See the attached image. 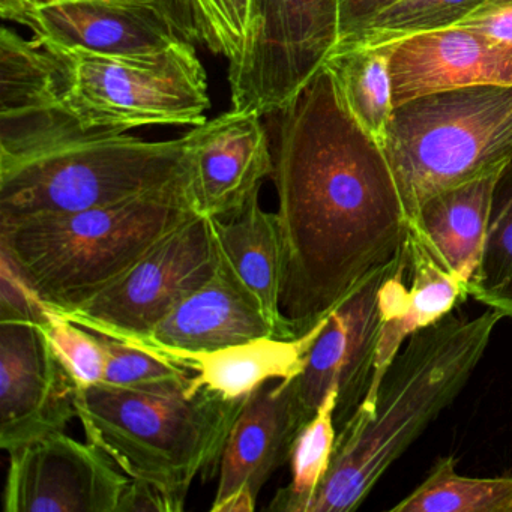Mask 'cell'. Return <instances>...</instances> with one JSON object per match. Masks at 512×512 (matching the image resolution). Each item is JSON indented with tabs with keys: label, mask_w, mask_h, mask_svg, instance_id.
Returning a JSON list of instances; mask_svg holds the SVG:
<instances>
[{
	"label": "cell",
	"mask_w": 512,
	"mask_h": 512,
	"mask_svg": "<svg viewBox=\"0 0 512 512\" xmlns=\"http://www.w3.org/2000/svg\"><path fill=\"white\" fill-rule=\"evenodd\" d=\"M395 260L368 275L329 314L325 328L308 353L304 371L293 377V388L307 421L313 418L323 398L335 386L338 389L335 407L338 433L367 397L382 329L380 287Z\"/></svg>",
	"instance_id": "12"
},
{
	"label": "cell",
	"mask_w": 512,
	"mask_h": 512,
	"mask_svg": "<svg viewBox=\"0 0 512 512\" xmlns=\"http://www.w3.org/2000/svg\"><path fill=\"white\" fill-rule=\"evenodd\" d=\"M337 400L338 389L334 386L296 437L289 460L292 479L275 494L269 511L310 512L311 503L325 481L334 457Z\"/></svg>",
	"instance_id": "25"
},
{
	"label": "cell",
	"mask_w": 512,
	"mask_h": 512,
	"mask_svg": "<svg viewBox=\"0 0 512 512\" xmlns=\"http://www.w3.org/2000/svg\"><path fill=\"white\" fill-rule=\"evenodd\" d=\"M326 322L328 317L299 337H260L214 352L172 353L163 358L193 373L190 388H206L229 400H242L266 383L301 374Z\"/></svg>",
	"instance_id": "20"
},
{
	"label": "cell",
	"mask_w": 512,
	"mask_h": 512,
	"mask_svg": "<svg viewBox=\"0 0 512 512\" xmlns=\"http://www.w3.org/2000/svg\"><path fill=\"white\" fill-rule=\"evenodd\" d=\"M397 2L400 0H340V40L356 34L377 14Z\"/></svg>",
	"instance_id": "32"
},
{
	"label": "cell",
	"mask_w": 512,
	"mask_h": 512,
	"mask_svg": "<svg viewBox=\"0 0 512 512\" xmlns=\"http://www.w3.org/2000/svg\"><path fill=\"white\" fill-rule=\"evenodd\" d=\"M340 41V0H256L253 34L230 64L232 109L280 113Z\"/></svg>",
	"instance_id": "8"
},
{
	"label": "cell",
	"mask_w": 512,
	"mask_h": 512,
	"mask_svg": "<svg viewBox=\"0 0 512 512\" xmlns=\"http://www.w3.org/2000/svg\"><path fill=\"white\" fill-rule=\"evenodd\" d=\"M208 41L206 47L230 64L242 58L253 34L256 0H206Z\"/></svg>",
	"instance_id": "30"
},
{
	"label": "cell",
	"mask_w": 512,
	"mask_h": 512,
	"mask_svg": "<svg viewBox=\"0 0 512 512\" xmlns=\"http://www.w3.org/2000/svg\"><path fill=\"white\" fill-rule=\"evenodd\" d=\"M59 112L55 56L34 38L4 26L0 32V124Z\"/></svg>",
	"instance_id": "23"
},
{
	"label": "cell",
	"mask_w": 512,
	"mask_h": 512,
	"mask_svg": "<svg viewBox=\"0 0 512 512\" xmlns=\"http://www.w3.org/2000/svg\"><path fill=\"white\" fill-rule=\"evenodd\" d=\"M455 28L512 46V0H485Z\"/></svg>",
	"instance_id": "31"
},
{
	"label": "cell",
	"mask_w": 512,
	"mask_h": 512,
	"mask_svg": "<svg viewBox=\"0 0 512 512\" xmlns=\"http://www.w3.org/2000/svg\"><path fill=\"white\" fill-rule=\"evenodd\" d=\"M104 349V374L101 385L131 391L169 392L187 391L193 373L140 347L98 334Z\"/></svg>",
	"instance_id": "28"
},
{
	"label": "cell",
	"mask_w": 512,
	"mask_h": 512,
	"mask_svg": "<svg viewBox=\"0 0 512 512\" xmlns=\"http://www.w3.org/2000/svg\"><path fill=\"white\" fill-rule=\"evenodd\" d=\"M469 296L512 317V160L500 170L494 184L481 265Z\"/></svg>",
	"instance_id": "26"
},
{
	"label": "cell",
	"mask_w": 512,
	"mask_h": 512,
	"mask_svg": "<svg viewBox=\"0 0 512 512\" xmlns=\"http://www.w3.org/2000/svg\"><path fill=\"white\" fill-rule=\"evenodd\" d=\"M323 68L344 109L383 148L395 110L388 46L338 43Z\"/></svg>",
	"instance_id": "22"
},
{
	"label": "cell",
	"mask_w": 512,
	"mask_h": 512,
	"mask_svg": "<svg viewBox=\"0 0 512 512\" xmlns=\"http://www.w3.org/2000/svg\"><path fill=\"white\" fill-rule=\"evenodd\" d=\"M248 398L229 400L206 388L158 394L98 383L77 389L76 409L89 442L179 512L194 479L220 466Z\"/></svg>",
	"instance_id": "5"
},
{
	"label": "cell",
	"mask_w": 512,
	"mask_h": 512,
	"mask_svg": "<svg viewBox=\"0 0 512 512\" xmlns=\"http://www.w3.org/2000/svg\"><path fill=\"white\" fill-rule=\"evenodd\" d=\"M389 512H512V476L460 475L454 455H446Z\"/></svg>",
	"instance_id": "24"
},
{
	"label": "cell",
	"mask_w": 512,
	"mask_h": 512,
	"mask_svg": "<svg viewBox=\"0 0 512 512\" xmlns=\"http://www.w3.org/2000/svg\"><path fill=\"white\" fill-rule=\"evenodd\" d=\"M382 149L410 221L434 194L496 175L512 160V86L406 101L395 107Z\"/></svg>",
	"instance_id": "6"
},
{
	"label": "cell",
	"mask_w": 512,
	"mask_h": 512,
	"mask_svg": "<svg viewBox=\"0 0 512 512\" xmlns=\"http://www.w3.org/2000/svg\"><path fill=\"white\" fill-rule=\"evenodd\" d=\"M497 175L434 194L409 221V232L449 274L470 287L481 265Z\"/></svg>",
	"instance_id": "21"
},
{
	"label": "cell",
	"mask_w": 512,
	"mask_h": 512,
	"mask_svg": "<svg viewBox=\"0 0 512 512\" xmlns=\"http://www.w3.org/2000/svg\"><path fill=\"white\" fill-rule=\"evenodd\" d=\"M505 319L500 311L448 314L401 347L370 409L355 413L335 440L334 457L310 512H352L448 409L484 359Z\"/></svg>",
	"instance_id": "2"
},
{
	"label": "cell",
	"mask_w": 512,
	"mask_h": 512,
	"mask_svg": "<svg viewBox=\"0 0 512 512\" xmlns=\"http://www.w3.org/2000/svg\"><path fill=\"white\" fill-rule=\"evenodd\" d=\"M467 296V284L434 262L424 245L409 232L407 244L380 287L382 329L373 379L358 412L370 409L383 376L404 343L451 314Z\"/></svg>",
	"instance_id": "16"
},
{
	"label": "cell",
	"mask_w": 512,
	"mask_h": 512,
	"mask_svg": "<svg viewBox=\"0 0 512 512\" xmlns=\"http://www.w3.org/2000/svg\"><path fill=\"white\" fill-rule=\"evenodd\" d=\"M0 13L28 28L43 46L122 55L193 41L178 14L160 0H67L47 5L0 0Z\"/></svg>",
	"instance_id": "11"
},
{
	"label": "cell",
	"mask_w": 512,
	"mask_h": 512,
	"mask_svg": "<svg viewBox=\"0 0 512 512\" xmlns=\"http://www.w3.org/2000/svg\"><path fill=\"white\" fill-rule=\"evenodd\" d=\"M25 4L31 5H47V4H56V2H67V0H22Z\"/></svg>",
	"instance_id": "35"
},
{
	"label": "cell",
	"mask_w": 512,
	"mask_h": 512,
	"mask_svg": "<svg viewBox=\"0 0 512 512\" xmlns=\"http://www.w3.org/2000/svg\"><path fill=\"white\" fill-rule=\"evenodd\" d=\"M485 0H400L340 43L385 46L413 35L454 28Z\"/></svg>",
	"instance_id": "27"
},
{
	"label": "cell",
	"mask_w": 512,
	"mask_h": 512,
	"mask_svg": "<svg viewBox=\"0 0 512 512\" xmlns=\"http://www.w3.org/2000/svg\"><path fill=\"white\" fill-rule=\"evenodd\" d=\"M211 224L220 268L257 305L281 338H293L281 313L283 257L277 214L266 212L257 194L235 214L211 218Z\"/></svg>",
	"instance_id": "19"
},
{
	"label": "cell",
	"mask_w": 512,
	"mask_h": 512,
	"mask_svg": "<svg viewBox=\"0 0 512 512\" xmlns=\"http://www.w3.org/2000/svg\"><path fill=\"white\" fill-rule=\"evenodd\" d=\"M44 47L58 67L59 110L83 130L199 127L206 122L208 76L193 41L122 55Z\"/></svg>",
	"instance_id": "7"
},
{
	"label": "cell",
	"mask_w": 512,
	"mask_h": 512,
	"mask_svg": "<svg viewBox=\"0 0 512 512\" xmlns=\"http://www.w3.org/2000/svg\"><path fill=\"white\" fill-rule=\"evenodd\" d=\"M40 325L56 358L64 365L77 389L101 383L106 359L98 334L71 322L64 314L49 307H46Z\"/></svg>",
	"instance_id": "29"
},
{
	"label": "cell",
	"mask_w": 512,
	"mask_h": 512,
	"mask_svg": "<svg viewBox=\"0 0 512 512\" xmlns=\"http://www.w3.org/2000/svg\"><path fill=\"white\" fill-rule=\"evenodd\" d=\"M257 496L250 488H241L227 497L220 505L211 508L212 512H253L256 509Z\"/></svg>",
	"instance_id": "33"
},
{
	"label": "cell",
	"mask_w": 512,
	"mask_h": 512,
	"mask_svg": "<svg viewBox=\"0 0 512 512\" xmlns=\"http://www.w3.org/2000/svg\"><path fill=\"white\" fill-rule=\"evenodd\" d=\"M131 478L92 442L50 434L10 452L7 512H119Z\"/></svg>",
	"instance_id": "10"
},
{
	"label": "cell",
	"mask_w": 512,
	"mask_h": 512,
	"mask_svg": "<svg viewBox=\"0 0 512 512\" xmlns=\"http://www.w3.org/2000/svg\"><path fill=\"white\" fill-rule=\"evenodd\" d=\"M307 422L292 379L275 380L257 389L224 446L211 508L241 488H250L259 497L263 485L290 460L296 437Z\"/></svg>",
	"instance_id": "17"
},
{
	"label": "cell",
	"mask_w": 512,
	"mask_h": 512,
	"mask_svg": "<svg viewBox=\"0 0 512 512\" xmlns=\"http://www.w3.org/2000/svg\"><path fill=\"white\" fill-rule=\"evenodd\" d=\"M385 46L395 107L449 89L512 86V46L455 26Z\"/></svg>",
	"instance_id": "15"
},
{
	"label": "cell",
	"mask_w": 512,
	"mask_h": 512,
	"mask_svg": "<svg viewBox=\"0 0 512 512\" xmlns=\"http://www.w3.org/2000/svg\"><path fill=\"white\" fill-rule=\"evenodd\" d=\"M191 20H193L194 28H196L199 43L206 46L208 41V8H206V0H182Z\"/></svg>",
	"instance_id": "34"
},
{
	"label": "cell",
	"mask_w": 512,
	"mask_h": 512,
	"mask_svg": "<svg viewBox=\"0 0 512 512\" xmlns=\"http://www.w3.org/2000/svg\"><path fill=\"white\" fill-rule=\"evenodd\" d=\"M259 113L230 110L193 127L187 142L190 190L200 215L224 218L244 208L274 173Z\"/></svg>",
	"instance_id": "14"
},
{
	"label": "cell",
	"mask_w": 512,
	"mask_h": 512,
	"mask_svg": "<svg viewBox=\"0 0 512 512\" xmlns=\"http://www.w3.org/2000/svg\"><path fill=\"white\" fill-rule=\"evenodd\" d=\"M76 392L40 322L0 319V446L8 454L64 433L77 418Z\"/></svg>",
	"instance_id": "13"
},
{
	"label": "cell",
	"mask_w": 512,
	"mask_h": 512,
	"mask_svg": "<svg viewBox=\"0 0 512 512\" xmlns=\"http://www.w3.org/2000/svg\"><path fill=\"white\" fill-rule=\"evenodd\" d=\"M185 184V137L83 130L62 110L0 127V217L106 208Z\"/></svg>",
	"instance_id": "3"
},
{
	"label": "cell",
	"mask_w": 512,
	"mask_h": 512,
	"mask_svg": "<svg viewBox=\"0 0 512 512\" xmlns=\"http://www.w3.org/2000/svg\"><path fill=\"white\" fill-rule=\"evenodd\" d=\"M197 215L185 184L106 208L0 217L2 259L38 301L65 313L115 286Z\"/></svg>",
	"instance_id": "4"
},
{
	"label": "cell",
	"mask_w": 512,
	"mask_h": 512,
	"mask_svg": "<svg viewBox=\"0 0 512 512\" xmlns=\"http://www.w3.org/2000/svg\"><path fill=\"white\" fill-rule=\"evenodd\" d=\"M220 269L211 218L197 215L164 239L122 280L65 317L124 343L143 340Z\"/></svg>",
	"instance_id": "9"
},
{
	"label": "cell",
	"mask_w": 512,
	"mask_h": 512,
	"mask_svg": "<svg viewBox=\"0 0 512 512\" xmlns=\"http://www.w3.org/2000/svg\"><path fill=\"white\" fill-rule=\"evenodd\" d=\"M260 337L280 335L257 305L220 268L208 283L173 308L143 340L131 346L166 356L214 352Z\"/></svg>",
	"instance_id": "18"
},
{
	"label": "cell",
	"mask_w": 512,
	"mask_h": 512,
	"mask_svg": "<svg viewBox=\"0 0 512 512\" xmlns=\"http://www.w3.org/2000/svg\"><path fill=\"white\" fill-rule=\"evenodd\" d=\"M278 115L281 313L299 337L400 256L409 221L382 146L344 109L325 68Z\"/></svg>",
	"instance_id": "1"
}]
</instances>
